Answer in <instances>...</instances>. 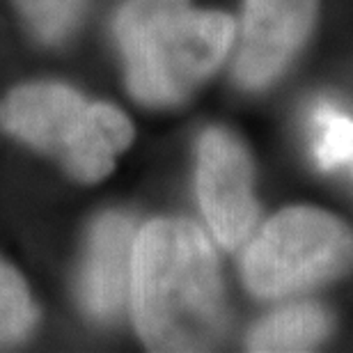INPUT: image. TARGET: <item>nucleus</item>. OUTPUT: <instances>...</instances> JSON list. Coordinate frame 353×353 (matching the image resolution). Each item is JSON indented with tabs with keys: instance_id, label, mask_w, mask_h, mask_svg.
Returning <instances> with one entry per match:
<instances>
[{
	"instance_id": "nucleus-1",
	"label": "nucleus",
	"mask_w": 353,
	"mask_h": 353,
	"mask_svg": "<svg viewBox=\"0 0 353 353\" xmlns=\"http://www.w3.org/2000/svg\"><path fill=\"white\" fill-rule=\"evenodd\" d=\"M129 305L150 351L216 349L228 330V301L211 239L186 218H154L136 232Z\"/></svg>"
},
{
	"instance_id": "nucleus-2",
	"label": "nucleus",
	"mask_w": 353,
	"mask_h": 353,
	"mask_svg": "<svg viewBox=\"0 0 353 353\" xmlns=\"http://www.w3.org/2000/svg\"><path fill=\"white\" fill-rule=\"evenodd\" d=\"M115 39L131 97L145 105H176L223 65L236 23L218 10H193L190 0H124Z\"/></svg>"
},
{
	"instance_id": "nucleus-3",
	"label": "nucleus",
	"mask_w": 353,
	"mask_h": 353,
	"mask_svg": "<svg viewBox=\"0 0 353 353\" xmlns=\"http://www.w3.org/2000/svg\"><path fill=\"white\" fill-rule=\"evenodd\" d=\"M3 124L21 143L58 161L81 183H99L133 143V124L115 103L88 101L79 90L34 81L10 92Z\"/></svg>"
},
{
	"instance_id": "nucleus-4",
	"label": "nucleus",
	"mask_w": 353,
	"mask_h": 353,
	"mask_svg": "<svg viewBox=\"0 0 353 353\" xmlns=\"http://www.w3.org/2000/svg\"><path fill=\"white\" fill-rule=\"evenodd\" d=\"M353 273V228L316 207L271 216L243 252V282L264 301L314 292Z\"/></svg>"
},
{
	"instance_id": "nucleus-5",
	"label": "nucleus",
	"mask_w": 353,
	"mask_h": 353,
	"mask_svg": "<svg viewBox=\"0 0 353 353\" xmlns=\"http://www.w3.org/2000/svg\"><path fill=\"white\" fill-rule=\"evenodd\" d=\"M195 188L216 241L228 250L248 243L259 221L255 163L243 140L225 126H209L197 140Z\"/></svg>"
},
{
	"instance_id": "nucleus-6",
	"label": "nucleus",
	"mask_w": 353,
	"mask_h": 353,
	"mask_svg": "<svg viewBox=\"0 0 353 353\" xmlns=\"http://www.w3.org/2000/svg\"><path fill=\"white\" fill-rule=\"evenodd\" d=\"M319 0H245L232 74L243 90H264L287 72L312 34Z\"/></svg>"
},
{
	"instance_id": "nucleus-7",
	"label": "nucleus",
	"mask_w": 353,
	"mask_h": 353,
	"mask_svg": "<svg viewBox=\"0 0 353 353\" xmlns=\"http://www.w3.org/2000/svg\"><path fill=\"white\" fill-rule=\"evenodd\" d=\"M136 228L126 214L108 211L92 223L79 275V301L92 319H112L129 301Z\"/></svg>"
},
{
	"instance_id": "nucleus-8",
	"label": "nucleus",
	"mask_w": 353,
	"mask_h": 353,
	"mask_svg": "<svg viewBox=\"0 0 353 353\" xmlns=\"http://www.w3.org/2000/svg\"><path fill=\"white\" fill-rule=\"evenodd\" d=\"M335 316L319 303H296L275 310L245 335V349L259 353L314 351L330 340Z\"/></svg>"
},
{
	"instance_id": "nucleus-9",
	"label": "nucleus",
	"mask_w": 353,
	"mask_h": 353,
	"mask_svg": "<svg viewBox=\"0 0 353 353\" xmlns=\"http://www.w3.org/2000/svg\"><path fill=\"white\" fill-rule=\"evenodd\" d=\"M39 321L30 287L17 268L0 259V347L23 342Z\"/></svg>"
},
{
	"instance_id": "nucleus-10",
	"label": "nucleus",
	"mask_w": 353,
	"mask_h": 353,
	"mask_svg": "<svg viewBox=\"0 0 353 353\" xmlns=\"http://www.w3.org/2000/svg\"><path fill=\"white\" fill-rule=\"evenodd\" d=\"M26 28L41 44L55 46L74 34L90 0H12Z\"/></svg>"
},
{
	"instance_id": "nucleus-11",
	"label": "nucleus",
	"mask_w": 353,
	"mask_h": 353,
	"mask_svg": "<svg viewBox=\"0 0 353 353\" xmlns=\"http://www.w3.org/2000/svg\"><path fill=\"white\" fill-rule=\"evenodd\" d=\"M316 122L321 126V145L316 150L319 163L323 168L344 163L353 157V122L340 115L335 108H319Z\"/></svg>"
}]
</instances>
